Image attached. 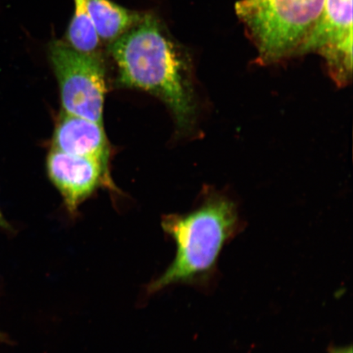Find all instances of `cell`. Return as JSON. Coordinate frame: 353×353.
Segmentation results:
<instances>
[{"mask_svg":"<svg viewBox=\"0 0 353 353\" xmlns=\"http://www.w3.org/2000/svg\"><path fill=\"white\" fill-rule=\"evenodd\" d=\"M120 85L139 88L160 99L179 129L192 126L196 114L190 60L156 17L143 15L110 43Z\"/></svg>","mask_w":353,"mask_h":353,"instance_id":"6da1fadb","label":"cell"},{"mask_svg":"<svg viewBox=\"0 0 353 353\" xmlns=\"http://www.w3.org/2000/svg\"><path fill=\"white\" fill-rule=\"evenodd\" d=\"M48 57L60 88L63 112L103 123L105 70L97 54H83L68 43L52 41Z\"/></svg>","mask_w":353,"mask_h":353,"instance_id":"277c9868","label":"cell"},{"mask_svg":"<svg viewBox=\"0 0 353 353\" xmlns=\"http://www.w3.org/2000/svg\"><path fill=\"white\" fill-rule=\"evenodd\" d=\"M0 228H3L4 230H11L12 229L10 223L4 219L1 210H0Z\"/></svg>","mask_w":353,"mask_h":353,"instance_id":"30bf717a","label":"cell"},{"mask_svg":"<svg viewBox=\"0 0 353 353\" xmlns=\"http://www.w3.org/2000/svg\"><path fill=\"white\" fill-rule=\"evenodd\" d=\"M74 11L70 21L66 39L74 50L83 54H97L100 38L96 32L85 0H74Z\"/></svg>","mask_w":353,"mask_h":353,"instance_id":"9c48e42d","label":"cell"},{"mask_svg":"<svg viewBox=\"0 0 353 353\" xmlns=\"http://www.w3.org/2000/svg\"><path fill=\"white\" fill-rule=\"evenodd\" d=\"M162 226L174 240L176 254L167 270L149 284V294L209 275L223 246L235 234L238 218L232 202L214 197L191 214L167 216Z\"/></svg>","mask_w":353,"mask_h":353,"instance_id":"7a4b0ae2","label":"cell"},{"mask_svg":"<svg viewBox=\"0 0 353 353\" xmlns=\"http://www.w3.org/2000/svg\"><path fill=\"white\" fill-rule=\"evenodd\" d=\"M85 3L100 39L110 43L126 32L143 16L112 0H85Z\"/></svg>","mask_w":353,"mask_h":353,"instance_id":"ba28073f","label":"cell"},{"mask_svg":"<svg viewBox=\"0 0 353 353\" xmlns=\"http://www.w3.org/2000/svg\"><path fill=\"white\" fill-rule=\"evenodd\" d=\"M325 0H241L236 12L263 63L299 55Z\"/></svg>","mask_w":353,"mask_h":353,"instance_id":"3957f363","label":"cell"},{"mask_svg":"<svg viewBox=\"0 0 353 353\" xmlns=\"http://www.w3.org/2000/svg\"><path fill=\"white\" fill-rule=\"evenodd\" d=\"M52 144L57 151L95 159L108 166L110 148L103 123L63 112L56 126Z\"/></svg>","mask_w":353,"mask_h":353,"instance_id":"52a82bcc","label":"cell"},{"mask_svg":"<svg viewBox=\"0 0 353 353\" xmlns=\"http://www.w3.org/2000/svg\"><path fill=\"white\" fill-rule=\"evenodd\" d=\"M47 170L72 215L77 213L81 203L101 184L112 186L108 166L95 159L74 156L52 149L47 159Z\"/></svg>","mask_w":353,"mask_h":353,"instance_id":"8992f818","label":"cell"},{"mask_svg":"<svg viewBox=\"0 0 353 353\" xmlns=\"http://www.w3.org/2000/svg\"><path fill=\"white\" fill-rule=\"evenodd\" d=\"M329 353H352V347H334L331 348Z\"/></svg>","mask_w":353,"mask_h":353,"instance_id":"8fae6325","label":"cell"},{"mask_svg":"<svg viewBox=\"0 0 353 353\" xmlns=\"http://www.w3.org/2000/svg\"><path fill=\"white\" fill-rule=\"evenodd\" d=\"M352 0H325L320 19L299 55L317 52L333 77L346 81L352 74Z\"/></svg>","mask_w":353,"mask_h":353,"instance_id":"5b68a950","label":"cell"}]
</instances>
